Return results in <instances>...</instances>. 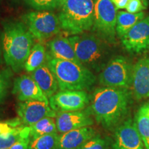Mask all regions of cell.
I'll list each match as a JSON object with an SVG mask.
<instances>
[{
	"label": "cell",
	"mask_w": 149,
	"mask_h": 149,
	"mask_svg": "<svg viewBox=\"0 0 149 149\" xmlns=\"http://www.w3.org/2000/svg\"><path fill=\"white\" fill-rule=\"evenodd\" d=\"M87 111L105 129L115 130L126 120L132 104L129 89L100 87L93 91Z\"/></svg>",
	"instance_id": "obj_1"
},
{
	"label": "cell",
	"mask_w": 149,
	"mask_h": 149,
	"mask_svg": "<svg viewBox=\"0 0 149 149\" xmlns=\"http://www.w3.org/2000/svg\"><path fill=\"white\" fill-rule=\"evenodd\" d=\"M1 33L3 57L11 70L19 72L33 47L34 37L23 22L8 21L3 23Z\"/></svg>",
	"instance_id": "obj_2"
},
{
	"label": "cell",
	"mask_w": 149,
	"mask_h": 149,
	"mask_svg": "<svg viewBox=\"0 0 149 149\" xmlns=\"http://www.w3.org/2000/svg\"><path fill=\"white\" fill-rule=\"evenodd\" d=\"M68 39L78 60L92 72H101L114 57L112 44L93 33L72 35Z\"/></svg>",
	"instance_id": "obj_3"
},
{
	"label": "cell",
	"mask_w": 149,
	"mask_h": 149,
	"mask_svg": "<svg viewBox=\"0 0 149 149\" xmlns=\"http://www.w3.org/2000/svg\"><path fill=\"white\" fill-rule=\"evenodd\" d=\"M46 63L55 74L59 91L90 90L96 83L93 72L80 63L54 58L48 53Z\"/></svg>",
	"instance_id": "obj_4"
},
{
	"label": "cell",
	"mask_w": 149,
	"mask_h": 149,
	"mask_svg": "<svg viewBox=\"0 0 149 149\" xmlns=\"http://www.w3.org/2000/svg\"><path fill=\"white\" fill-rule=\"evenodd\" d=\"M95 0H66L59 14L61 29L72 35L92 30Z\"/></svg>",
	"instance_id": "obj_5"
},
{
	"label": "cell",
	"mask_w": 149,
	"mask_h": 149,
	"mask_svg": "<svg viewBox=\"0 0 149 149\" xmlns=\"http://www.w3.org/2000/svg\"><path fill=\"white\" fill-rule=\"evenodd\" d=\"M133 65L128 57L114 56L100 72L98 81L104 87L130 89Z\"/></svg>",
	"instance_id": "obj_6"
},
{
	"label": "cell",
	"mask_w": 149,
	"mask_h": 149,
	"mask_svg": "<svg viewBox=\"0 0 149 149\" xmlns=\"http://www.w3.org/2000/svg\"><path fill=\"white\" fill-rule=\"evenodd\" d=\"M117 8L111 0H95L91 31L111 44L116 43Z\"/></svg>",
	"instance_id": "obj_7"
},
{
	"label": "cell",
	"mask_w": 149,
	"mask_h": 149,
	"mask_svg": "<svg viewBox=\"0 0 149 149\" xmlns=\"http://www.w3.org/2000/svg\"><path fill=\"white\" fill-rule=\"evenodd\" d=\"M22 21L33 37L40 42L57 35L61 29L59 17L51 11H31L22 16Z\"/></svg>",
	"instance_id": "obj_8"
},
{
	"label": "cell",
	"mask_w": 149,
	"mask_h": 149,
	"mask_svg": "<svg viewBox=\"0 0 149 149\" xmlns=\"http://www.w3.org/2000/svg\"><path fill=\"white\" fill-rule=\"evenodd\" d=\"M91 97L86 91H57L49 98V104L56 113L81 111L88 105Z\"/></svg>",
	"instance_id": "obj_9"
},
{
	"label": "cell",
	"mask_w": 149,
	"mask_h": 149,
	"mask_svg": "<svg viewBox=\"0 0 149 149\" xmlns=\"http://www.w3.org/2000/svg\"><path fill=\"white\" fill-rule=\"evenodd\" d=\"M122 46L130 53L149 51V16L137 22L121 38Z\"/></svg>",
	"instance_id": "obj_10"
},
{
	"label": "cell",
	"mask_w": 149,
	"mask_h": 149,
	"mask_svg": "<svg viewBox=\"0 0 149 149\" xmlns=\"http://www.w3.org/2000/svg\"><path fill=\"white\" fill-rule=\"evenodd\" d=\"M16 111L22 124L29 126L44 117H55L57 115L49 103L40 100L19 102L17 104Z\"/></svg>",
	"instance_id": "obj_11"
},
{
	"label": "cell",
	"mask_w": 149,
	"mask_h": 149,
	"mask_svg": "<svg viewBox=\"0 0 149 149\" xmlns=\"http://www.w3.org/2000/svg\"><path fill=\"white\" fill-rule=\"evenodd\" d=\"M144 146L131 118L126 119L115 129L113 149H144Z\"/></svg>",
	"instance_id": "obj_12"
},
{
	"label": "cell",
	"mask_w": 149,
	"mask_h": 149,
	"mask_svg": "<svg viewBox=\"0 0 149 149\" xmlns=\"http://www.w3.org/2000/svg\"><path fill=\"white\" fill-rule=\"evenodd\" d=\"M12 93L19 102L27 100H40L49 103V99L42 92L31 74H22L15 78Z\"/></svg>",
	"instance_id": "obj_13"
},
{
	"label": "cell",
	"mask_w": 149,
	"mask_h": 149,
	"mask_svg": "<svg viewBox=\"0 0 149 149\" xmlns=\"http://www.w3.org/2000/svg\"><path fill=\"white\" fill-rule=\"evenodd\" d=\"M57 133H64L78 128L91 126L94 124L88 111L57 113L55 117Z\"/></svg>",
	"instance_id": "obj_14"
},
{
	"label": "cell",
	"mask_w": 149,
	"mask_h": 149,
	"mask_svg": "<svg viewBox=\"0 0 149 149\" xmlns=\"http://www.w3.org/2000/svg\"><path fill=\"white\" fill-rule=\"evenodd\" d=\"M131 87L136 100L149 97V57L139 59L133 65Z\"/></svg>",
	"instance_id": "obj_15"
},
{
	"label": "cell",
	"mask_w": 149,
	"mask_h": 149,
	"mask_svg": "<svg viewBox=\"0 0 149 149\" xmlns=\"http://www.w3.org/2000/svg\"><path fill=\"white\" fill-rule=\"evenodd\" d=\"M97 135L96 130L91 126L61 133L59 135L57 144L54 149H78Z\"/></svg>",
	"instance_id": "obj_16"
},
{
	"label": "cell",
	"mask_w": 149,
	"mask_h": 149,
	"mask_svg": "<svg viewBox=\"0 0 149 149\" xmlns=\"http://www.w3.org/2000/svg\"><path fill=\"white\" fill-rule=\"evenodd\" d=\"M31 76L48 99L58 91L59 87L57 79L46 61L31 72Z\"/></svg>",
	"instance_id": "obj_17"
},
{
	"label": "cell",
	"mask_w": 149,
	"mask_h": 149,
	"mask_svg": "<svg viewBox=\"0 0 149 149\" xmlns=\"http://www.w3.org/2000/svg\"><path fill=\"white\" fill-rule=\"evenodd\" d=\"M47 48V53L54 58L80 63L77 58L69 39L67 37H56L48 42Z\"/></svg>",
	"instance_id": "obj_18"
},
{
	"label": "cell",
	"mask_w": 149,
	"mask_h": 149,
	"mask_svg": "<svg viewBox=\"0 0 149 149\" xmlns=\"http://www.w3.org/2000/svg\"><path fill=\"white\" fill-rule=\"evenodd\" d=\"M145 13H130L126 11H119L117 14L116 33L119 38H122L137 22L144 19Z\"/></svg>",
	"instance_id": "obj_19"
},
{
	"label": "cell",
	"mask_w": 149,
	"mask_h": 149,
	"mask_svg": "<svg viewBox=\"0 0 149 149\" xmlns=\"http://www.w3.org/2000/svg\"><path fill=\"white\" fill-rule=\"evenodd\" d=\"M135 125L146 149H149V102L143 104L135 117Z\"/></svg>",
	"instance_id": "obj_20"
},
{
	"label": "cell",
	"mask_w": 149,
	"mask_h": 149,
	"mask_svg": "<svg viewBox=\"0 0 149 149\" xmlns=\"http://www.w3.org/2000/svg\"><path fill=\"white\" fill-rule=\"evenodd\" d=\"M30 132L31 129L29 126L22 124L0 135V149H9L21 139L29 137Z\"/></svg>",
	"instance_id": "obj_21"
},
{
	"label": "cell",
	"mask_w": 149,
	"mask_h": 149,
	"mask_svg": "<svg viewBox=\"0 0 149 149\" xmlns=\"http://www.w3.org/2000/svg\"><path fill=\"white\" fill-rule=\"evenodd\" d=\"M46 56L47 51L45 46L40 43L35 44L26 61L24 70L29 73H31L46 62Z\"/></svg>",
	"instance_id": "obj_22"
},
{
	"label": "cell",
	"mask_w": 149,
	"mask_h": 149,
	"mask_svg": "<svg viewBox=\"0 0 149 149\" xmlns=\"http://www.w3.org/2000/svg\"><path fill=\"white\" fill-rule=\"evenodd\" d=\"M29 127L31 129L30 132L31 139L36 138L37 137L48 135V134L57 133L55 117H44L35 124L29 126Z\"/></svg>",
	"instance_id": "obj_23"
},
{
	"label": "cell",
	"mask_w": 149,
	"mask_h": 149,
	"mask_svg": "<svg viewBox=\"0 0 149 149\" xmlns=\"http://www.w3.org/2000/svg\"><path fill=\"white\" fill-rule=\"evenodd\" d=\"M58 133H52L31 139L29 149H54L58 139Z\"/></svg>",
	"instance_id": "obj_24"
},
{
	"label": "cell",
	"mask_w": 149,
	"mask_h": 149,
	"mask_svg": "<svg viewBox=\"0 0 149 149\" xmlns=\"http://www.w3.org/2000/svg\"><path fill=\"white\" fill-rule=\"evenodd\" d=\"M111 140L97 135L81 145L78 149H110Z\"/></svg>",
	"instance_id": "obj_25"
},
{
	"label": "cell",
	"mask_w": 149,
	"mask_h": 149,
	"mask_svg": "<svg viewBox=\"0 0 149 149\" xmlns=\"http://www.w3.org/2000/svg\"><path fill=\"white\" fill-rule=\"evenodd\" d=\"M12 76L10 69L0 70V104L4 102L8 95L10 86V77Z\"/></svg>",
	"instance_id": "obj_26"
},
{
	"label": "cell",
	"mask_w": 149,
	"mask_h": 149,
	"mask_svg": "<svg viewBox=\"0 0 149 149\" xmlns=\"http://www.w3.org/2000/svg\"><path fill=\"white\" fill-rule=\"evenodd\" d=\"M29 6L36 10H49L58 8V0H25Z\"/></svg>",
	"instance_id": "obj_27"
},
{
	"label": "cell",
	"mask_w": 149,
	"mask_h": 149,
	"mask_svg": "<svg viewBox=\"0 0 149 149\" xmlns=\"http://www.w3.org/2000/svg\"><path fill=\"white\" fill-rule=\"evenodd\" d=\"M22 125V122L19 117L0 121V135L13 130L17 126Z\"/></svg>",
	"instance_id": "obj_28"
},
{
	"label": "cell",
	"mask_w": 149,
	"mask_h": 149,
	"mask_svg": "<svg viewBox=\"0 0 149 149\" xmlns=\"http://www.w3.org/2000/svg\"><path fill=\"white\" fill-rule=\"evenodd\" d=\"M148 6V0H130L126 9L130 13H138L141 10L146 9Z\"/></svg>",
	"instance_id": "obj_29"
},
{
	"label": "cell",
	"mask_w": 149,
	"mask_h": 149,
	"mask_svg": "<svg viewBox=\"0 0 149 149\" xmlns=\"http://www.w3.org/2000/svg\"><path fill=\"white\" fill-rule=\"evenodd\" d=\"M30 142H31V137L24 138L13 145L9 149H29Z\"/></svg>",
	"instance_id": "obj_30"
},
{
	"label": "cell",
	"mask_w": 149,
	"mask_h": 149,
	"mask_svg": "<svg viewBox=\"0 0 149 149\" xmlns=\"http://www.w3.org/2000/svg\"><path fill=\"white\" fill-rule=\"evenodd\" d=\"M111 1L117 9H124L127 6L130 0H111Z\"/></svg>",
	"instance_id": "obj_31"
},
{
	"label": "cell",
	"mask_w": 149,
	"mask_h": 149,
	"mask_svg": "<svg viewBox=\"0 0 149 149\" xmlns=\"http://www.w3.org/2000/svg\"><path fill=\"white\" fill-rule=\"evenodd\" d=\"M3 62V52L2 44H1V35H0V65Z\"/></svg>",
	"instance_id": "obj_32"
},
{
	"label": "cell",
	"mask_w": 149,
	"mask_h": 149,
	"mask_svg": "<svg viewBox=\"0 0 149 149\" xmlns=\"http://www.w3.org/2000/svg\"><path fill=\"white\" fill-rule=\"evenodd\" d=\"M66 0H58V6L59 7H61V6H62L63 4H64L65 1H66Z\"/></svg>",
	"instance_id": "obj_33"
},
{
	"label": "cell",
	"mask_w": 149,
	"mask_h": 149,
	"mask_svg": "<svg viewBox=\"0 0 149 149\" xmlns=\"http://www.w3.org/2000/svg\"><path fill=\"white\" fill-rule=\"evenodd\" d=\"M0 115H1V111H0Z\"/></svg>",
	"instance_id": "obj_34"
},
{
	"label": "cell",
	"mask_w": 149,
	"mask_h": 149,
	"mask_svg": "<svg viewBox=\"0 0 149 149\" xmlns=\"http://www.w3.org/2000/svg\"><path fill=\"white\" fill-rule=\"evenodd\" d=\"M145 1H146V0H145Z\"/></svg>",
	"instance_id": "obj_35"
}]
</instances>
